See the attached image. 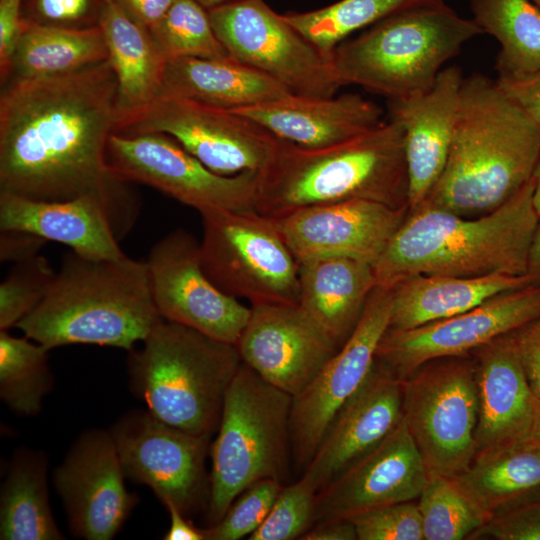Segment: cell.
I'll return each instance as SVG.
<instances>
[{
  "label": "cell",
  "instance_id": "37",
  "mask_svg": "<svg viewBox=\"0 0 540 540\" xmlns=\"http://www.w3.org/2000/svg\"><path fill=\"white\" fill-rule=\"evenodd\" d=\"M418 499L424 540L468 539L488 522L453 476L429 471Z\"/></svg>",
  "mask_w": 540,
  "mask_h": 540
},
{
  "label": "cell",
  "instance_id": "26",
  "mask_svg": "<svg viewBox=\"0 0 540 540\" xmlns=\"http://www.w3.org/2000/svg\"><path fill=\"white\" fill-rule=\"evenodd\" d=\"M277 138L306 148L335 145L366 133L382 121V109L358 94L307 97L290 94L231 110Z\"/></svg>",
  "mask_w": 540,
  "mask_h": 540
},
{
  "label": "cell",
  "instance_id": "31",
  "mask_svg": "<svg viewBox=\"0 0 540 540\" xmlns=\"http://www.w3.org/2000/svg\"><path fill=\"white\" fill-rule=\"evenodd\" d=\"M98 25L118 79V110L142 105L157 96L168 60L150 31L113 0H104Z\"/></svg>",
  "mask_w": 540,
  "mask_h": 540
},
{
  "label": "cell",
  "instance_id": "54",
  "mask_svg": "<svg viewBox=\"0 0 540 540\" xmlns=\"http://www.w3.org/2000/svg\"><path fill=\"white\" fill-rule=\"evenodd\" d=\"M528 439L540 446V400L539 399H537V402H536L535 417H534L532 429L530 432V436Z\"/></svg>",
  "mask_w": 540,
  "mask_h": 540
},
{
  "label": "cell",
  "instance_id": "12",
  "mask_svg": "<svg viewBox=\"0 0 540 540\" xmlns=\"http://www.w3.org/2000/svg\"><path fill=\"white\" fill-rule=\"evenodd\" d=\"M218 39L235 60L291 94L331 97L342 86L331 61L263 0H242L208 11Z\"/></svg>",
  "mask_w": 540,
  "mask_h": 540
},
{
  "label": "cell",
  "instance_id": "4",
  "mask_svg": "<svg viewBox=\"0 0 540 540\" xmlns=\"http://www.w3.org/2000/svg\"><path fill=\"white\" fill-rule=\"evenodd\" d=\"M365 199L408 206L404 132L389 119L350 140L306 148L280 139L258 173L255 211L279 218L299 209Z\"/></svg>",
  "mask_w": 540,
  "mask_h": 540
},
{
  "label": "cell",
  "instance_id": "43",
  "mask_svg": "<svg viewBox=\"0 0 540 540\" xmlns=\"http://www.w3.org/2000/svg\"><path fill=\"white\" fill-rule=\"evenodd\" d=\"M104 0H30L24 18L44 25L84 28L98 25Z\"/></svg>",
  "mask_w": 540,
  "mask_h": 540
},
{
  "label": "cell",
  "instance_id": "16",
  "mask_svg": "<svg viewBox=\"0 0 540 540\" xmlns=\"http://www.w3.org/2000/svg\"><path fill=\"white\" fill-rule=\"evenodd\" d=\"M145 262L162 319L236 345L251 308L210 280L202 266L200 241L185 229L173 230L153 245Z\"/></svg>",
  "mask_w": 540,
  "mask_h": 540
},
{
  "label": "cell",
  "instance_id": "47",
  "mask_svg": "<svg viewBox=\"0 0 540 540\" xmlns=\"http://www.w3.org/2000/svg\"><path fill=\"white\" fill-rule=\"evenodd\" d=\"M519 358L532 393L540 400V322L514 331Z\"/></svg>",
  "mask_w": 540,
  "mask_h": 540
},
{
  "label": "cell",
  "instance_id": "57",
  "mask_svg": "<svg viewBox=\"0 0 540 540\" xmlns=\"http://www.w3.org/2000/svg\"><path fill=\"white\" fill-rule=\"evenodd\" d=\"M539 322H540V319H539Z\"/></svg>",
  "mask_w": 540,
  "mask_h": 540
},
{
  "label": "cell",
  "instance_id": "44",
  "mask_svg": "<svg viewBox=\"0 0 540 540\" xmlns=\"http://www.w3.org/2000/svg\"><path fill=\"white\" fill-rule=\"evenodd\" d=\"M540 540V499L497 516L468 539Z\"/></svg>",
  "mask_w": 540,
  "mask_h": 540
},
{
  "label": "cell",
  "instance_id": "42",
  "mask_svg": "<svg viewBox=\"0 0 540 540\" xmlns=\"http://www.w3.org/2000/svg\"><path fill=\"white\" fill-rule=\"evenodd\" d=\"M351 521L358 540H424L421 515L413 501L388 505Z\"/></svg>",
  "mask_w": 540,
  "mask_h": 540
},
{
  "label": "cell",
  "instance_id": "28",
  "mask_svg": "<svg viewBox=\"0 0 540 540\" xmlns=\"http://www.w3.org/2000/svg\"><path fill=\"white\" fill-rule=\"evenodd\" d=\"M159 94L236 110L272 102L291 93L234 58L185 57L167 61Z\"/></svg>",
  "mask_w": 540,
  "mask_h": 540
},
{
  "label": "cell",
  "instance_id": "9",
  "mask_svg": "<svg viewBox=\"0 0 540 540\" xmlns=\"http://www.w3.org/2000/svg\"><path fill=\"white\" fill-rule=\"evenodd\" d=\"M200 215L202 266L221 291L251 305L298 304L299 264L272 218L255 210Z\"/></svg>",
  "mask_w": 540,
  "mask_h": 540
},
{
  "label": "cell",
  "instance_id": "14",
  "mask_svg": "<svg viewBox=\"0 0 540 540\" xmlns=\"http://www.w3.org/2000/svg\"><path fill=\"white\" fill-rule=\"evenodd\" d=\"M392 288L376 286L355 328L310 384L292 397V462L304 471L347 400L370 374L378 345L390 326Z\"/></svg>",
  "mask_w": 540,
  "mask_h": 540
},
{
  "label": "cell",
  "instance_id": "36",
  "mask_svg": "<svg viewBox=\"0 0 540 540\" xmlns=\"http://www.w3.org/2000/svg\"><path fill=\"white\" fill-rule=\"evenodd\" d=\"M48 351L26 336L0 330V397L18 415L38 414L52 389Z\"/></svg>",
  "mask_w": 540,
  "mask_h": 540
},
{
  "label": "cell",
  "instance_id": "30",
  "mask_svg": "<svg viewBox=\"0 0 540 540\" xmlns=\"http://www.w3.org/2000/svg\"><path fill=\"white\" fill-rule=\"evenodd\" d=\"M453 477L489 521L540 499V446L527 439L479 451Z\"/></svg>",
  "mask_w": 540,
  "mask_h": 540
},
{
  "label": "cell",
  "instance_id": "41",
  "mask_svg": "<svg viewBox=\"0 0 540 540\" xmlns=\"http://www.w3.org/2000/svg\"><path fill=\"white\" fill-rule=\"evenodd\" d=\"M283 486L274 479H263L249 486L218 522L203 529L206 540L248 538L263 523Z\"/></svg>",
  "mask_w": 540,
  "mask_h": 540
},
{
  "label": "cell",
  "instance_id": "27",
  "mask_svg": "<svg viewBox=\"0 0 540 540\" xmlns=\"http://www.w3.org/2000/svg\"><path fill=\"white\" fill-rule=\"evenodd\" d=\"M376 287L371 264L327 257L299 264L298 305L337 345L349 337Z\"/></svg>",
  "mask_w": 540,
  "mask_h": 540
},
{
  "label": "cell",
  "instance_id": "40",
  "mask_svg": "<svg viewBox=\"0 0 540 540\" xmlns=\"http://www.w3.org/2000/svg\"><path fill=\"white\" fill-rule=\"evenodd\" d=\"M317 492L304 475L283 486L263 523L247 539H300L314 524Z\"/></svg>",
  "mask_w": 540,
  "mask_h": 540
},
{
  "label": "cell",
  "instance_id": "6",
  "mask_svg": "<svg viewBox=\"0 0 540 540\" xmlns=\"http://www.w3.org/2000/svg\"><path fill=\"white\" fill-rule=\"evenodd\" d=\"M241 364L236 345L164 319L128 357L132 390L148 411L171 427L206 438L218 429Z\"/></svg>",
  "mask_w": 540,
  "mask_h": 540
},
{
  "label": "cell",
  "instance_id": "18",
  "mask_svg": "<svg viewBox=\"0 0 540 540\" xmlns=\"http://www.w3.org/2000/svg\"><path fill=\"white\" fill-rule=\"evenodd\" d=\"M125 473L111 432H84L54 474L71 532L87 540H110L138 497L126 490Z\"/></svg>",
  "mask_w": 540,
  "mask_h": 540
},
{
  "label": "cell",
  "instance_id": "8",
  "mask_svg": "<svg viewBox=\"0 0 540 540\" xmlns=\"http://www.w3.org/2000/svg\"><path fill=\"white\" fill-rule=\"evenodd\" d=\"M292 396L244 363L233 378L211 446L207 517L218 522L233 501L263 479L284 483L291 455Z\"/></svg>",
  "mask_w": 540,
  "mask_h": 540
},
{
  "label": "cell",
  "instance_id": "55",
  "mask_svg": "<svg viewBox=\"0 0 540 540\" xmlns=\"http://www.w3.org/2000/svg\"><path fill=\"white\" fill-rule=\"evenodd\" d=\"M194 1H196L203 8L209 11L211 9H214L220 6L228 5V4L239 2L242 0H194Z\"/></svg>",
  "mask_w": 540,
  "mask_h": 540
},
{
  "label": "cell",
  "instance_id": "5",
  "mask_svg": "<svg viewBox=\"0 0 540 540\" xmlns=\"http://www.w3.org/2000/svg\"><path fill=\"white\" fill-rule=\"evenodd\" d=\"M161 319L145 261L70 251L42 301L16 327L49 350L91 344L130 352Z\"/></svg>",
  "mask_w": 540,
  "mask_h": 540
},
{
  "label": "cell",
  "instance_id": "25",
  "mask_svg": "<svg viewBox=\"0 0 540 540\" xmlns=\"http://www.w3.org/2000/svg\"><path fill=\"white\" fill-rule=\"evenodd\" d=\"M0 230L35 234L89 259H121L125 253L108 205L87 195L64 201L31 200L0 193Z\"/></svg>",
  "mask_w": 540,
  "mask_h": 540
},
{
  "label": "cell",
  "instance_id": "50",
  "mask_svg": "<svg viewBox=\"0 0 540 540\" xmlns=\"http://www.w3.org/2000/svg\"><path fill=\"white\" fill-rule=\"evenodd\" d=\"M301 540H356L357 532L354 523L349 520H335L316 523Z\"/></svg>",
  "mask_w": 540,
  "mask_h": 540
},
{
  "label": "cell",
  "instance_id": "53",
  "mask_svg": "<svg viewBox=\"0 0 540 540\" xmlns=\"http://www.w3.org/2000/svg\"><path fill=\"white\" fill-rule=\"evenodd\" d=\"M532 179H533V184H534V192H533L534 206L540 217V155H539Z\"/></svg>",
  "mask_w": 540,
  "mask_h": 540
},
{
  "label": "cell",
  "instance_id": "19",
  "mask_svg": "<svg viewBox=\"0 0 540 540\" xmlns=\"http://www.w3.org/2000/svg\"><path fill=\"white\" fill-rule=\"evenodd\" d=\"M429 470L404 418L377 446L316 494L314 524L349 520L379 508L413 501Z\"/></svg>",
  "mask_w": 540,
  "mask_h": 540
},
{
  "label": "cell",
  "instance_id": "34",
  "mask_svg": "<svg viewBox=\"0 0 540 540\" xmlns=\"http://www.w3.org/2000/svg\"><path fill=\"white\" fill-rule=\"evenodd\" d=\"M473 20L500 44L499 76L540 71V8L531 0H471Z\"/></svg>",
  "mask_w": 540,
  "mask_h": 540
},
{
  "label": "cell",
  "instance_id": "21",
  "mask_svg": "<svg viewBox=\"0 0 540 540\" xmlns=\"http://www.w3.org/2000/svg\"><path fill=\"white\" fill-rule=\"evenodd\" d=\"M409 213V207L354 199L311 206L272 218L298 264L348 257L373 265Z\"/></svg>",
  "mask_w": 540,
  "mask_h": 540
},
{
  "label": "cell",
  "instance_id": "39",
  "mask_svg": "<svg viewBox=\"0 0 540 540\" xmlns=\"http://www.w3.org/2000/svg\"><path fill=\"white\" fill-rule=\"evenodd\" d=\"M55 274L48 260L40 254L13 264L0 284V330L16 327L38 306Z\"/></svg>",
  "mask_w": 540,
  "mask_h": 540
},
{
  "label": "cell",
  "instance_id": "56",
  "mask_svg": "<svg viewBox=\"0 0 540 540\" xmlns=\"http://www.w3.org/2000/svg\"><path fill=\"white\" fill-rule=\"evenodd\" d=\"M531 1L540 8V0H531Z\"/></svg>",
  "mask_w": 540,
  "mask_h": 540
},
{
  "label": "cell",
  "instance_id": "32",
  "mask_svg": "<svg viewBox=\"0 0 540 540\" xmlns=\"http://www.w3.org/2000/svg\"><path fill=\"white\" fill-rule=\"evenodd\" d=\"M2 540H59L48 499L47 458L38 451L18 449L13 454L1 488Z\"/></svg>",
  "mask_w": 540,
  "mask_h": 540
},
{
  "label": "cell",
  "instance_id": "45",
  "mask_svg": "<svg viewBox=\"0 0 540 540\" xmlns=\"http://www.w3.org/2000/svg\"><path fill=\"white\" fill-rule=\"evenodd\" d=\"M23 0H0V76L5 81L12 73L13 57L23 28Z\"/></svg>",
  "mask_w": 540,
  "mask_h": 540
},
{
  "label": "cell",
  "instance_id": "24",
  "mask_svg": "<svg viewBox=\"0 0 540 540\" xmlns=\"http://www.w3.org/2000/svg\"><path fill=\"white\" fill-rule=\"evenodd\" d=\"M474 360L479 399L477 452L527 440L537 398L527 382L514 332L477 348Z\"/></svg>",
  "mask_w": 540,
  "mask_h": 540
},
{
  "label": "cell",
  "instance_id": "7",
  "mask_svg": "<svg viewBox=\"0 0 540 540\" xmlns=\"http://www.w3.org/2000/svg\"><path fill=\"white\" fill-rule=\"evenodd\" d=\"M483 34L473 19L445 2L412 7L368 27L331 52L341 85L354 84L389 100L432 87L444 64Z\"/></svg>",
  "mask_w": 540,
  "mask_h": 540
},
{
  "label": "cell",
  "instance_id": "48",
  "mask_svg": "<svg viewBox=\"0 0 540 540\" xmlns=\"http://www.w3.org/2000/svg\"><path fill=\"white\" fill-rule=\"evenodd\" d=\"M47 240L24 231L1 230L0 261L13 263L30 259L39 255V251Z\"/></svg>",
  "mask_w": 540,
  "mask_h": 540
},
{
  "label": "cell",
  "instance_id": "15",
  "mask_svg": "<svg viewBox=\"0 0 540 540\" xmlns=\"http://www.w3.org/2000/svg\"><path fill=\"white\" fill-rule=\"evenodd\" d=\"M540 319V285L500 293L463 313L410 329L388 328L376 363L404 380L423 364L469 356L490 341Z\"/></svg>",
  "mask_w": 540,
  "mask_h": 540
},
{
  "label": "cell",
  "instance_id": "23",
  "mask_svg": "<svg viewBox=\"0 0 540 540\" xmlns=\"http://www.w3.org/2000/svg\"><path fill=\"white\" fill-rule=\"evenodd\" d=\"M462 80L458 67L443 68L427 91L389 100L390 119L404 132L409 211L425 201L444 171Z\"/></svg>",
  "mask_w": 540,
  "mask_h": 540
},
{
  "label": "cell",
  "instance_id": "29",
  "mask_svg": "<svg viewBox=\"0 0 540 540\" xmlns=\"http://www.w3.org/2000/svg\"><path fill=\"white\" fill-rule=\"evenodd\" d=\"M533 284L528 275L480 277L415 275L392 288L390 328L410 329L470 310L488 299Z\"/></svg>",
  "mask_w": 540,
  "mask_h": 540
},
{
  "label": "cell",
  "instance_id": "35",
  "mask_svg": "<svg viewBox=\"0 0 540 540\" xmlns=\"http://www.w3.org/2000/svg\"><path fill=\"white\" fill-rule=\"evenodd\" d=\"M445 0H339L323 8L283 14L321 52H331L354 32L403 10Z\"/></svg>",
  "mask_w": 540,
  "mask_h": 540
},
{
  "label": "cell",
  "instance_id": "22",
  "mask_svg": "<svg viewBox=\"0 0 540 540\" xmlns=\"http://www.w3.org/2000/svg\"><path fill=\"white\" fill-rule=\"evenodd\" d=\"M403 418V380L376 363L337 413L303 474L317 490L385 439Z\"/></svg>",
  "mask_w": 540,
  "mask_h": 540
},
{
  "label": "cell",
  "instance_id": "49",
  "mask_svg": "<svg viewBox=\"0 0 540 540\" xmlns=\"http://www.w3.org/2000/svg\"><path fill=\"white\" fill-rule=\"evenodd\" d=\"M131 18L151 29L167 12L175 0H113Z\"/></svg>",
  "mask_w": 540,
  "mask_h": 540
},
{
  "label": "cell",
  "instance_id": "17",
  "mask_svg": "<svg viewBox=\"0 0 540 540\" xmlns=\"http://www.w3.org/2000/svg\"><path fill=\"white\" fill-rule=\"evenodd\" d=\"M125 476L148 485L165 505L189 516L209 496L205 459L210 438L171 427L147 411H131L110 431Z\"/></svg>",
  "mask_w": 540,
  "mask_h": 540
},
{
  "label": "cell",
  "instance_id": "3",
  "mask_svg": "<svg viewBox=\"0 0 540 540\" xmlns=\"http://www.w3.org/2000/svg\"><path fill=\"white\" fill-rule=\"evenodd\" d=\"M533 192L531 179L498 209L473 218L425 204L409 211L372 265L376 286L415 275H527L539 221Z\"/></svg>",
  "mask_w": 540,
  "mask_h": 540
},
{
  "label": "cell",
  "instance_id": "10",
  "mask_svg": "<svg viewBox=\"0 0 540 540\" xmlns=\"http://www.w3.org/2000/svg\"><path fill=\"white\" fill-rule=\"evenodd\" d=\"M113 133L166 134L221 175L259 173L280 142L262 126L231 110L167 94L118 110Z\"/></svg>",
  "mask_w": 540,
  "mask_h": 540
},
{
  "label": "cell",
  "instance_id": "52",
  "mask_svg": "<svg viewBox=\"0 0 540 540\" xmlns=\"http://www.w3.org/2000/svg\"><path fill=\"white\" fill-rule=\"evenodd\" d=\"M527 275L533 284L540 285V217L529 250Z\"/></svg>",
  "mask_w": 540,
  "mask_h": 540
},
{
  "label": "cell",
  "instance_id": "33",
  "mask_svg": "<svg viewBox=\"0 0 540 540\" xmlns=\"http://www.w3.org/2000/svg\"><path fill=\"white\" fill-rule=\"evenodd\" d=\"M23 19L12 63L16 78L70 73L108 60L99 25L68 28Z\"/></svg>",
  "mask_w": 540,
  "mask_h": 540
},
{
  "label": "cell",
  "instance_id": "11",
  "mask_svg": "<svg viewBox=\"0 0 540 540\" xmlns=\"http://www.w3.org/2000/svg\"><path fill=\"white\" fill-rule=\"evenodd\" d=\"M478 411L471 355L431 360L403 380V418L430 472L456 476L468 468Z\"/></svg>",
  "mask_w": 540,
  "mask_h": 540
},
{
  "label": "cell",
  "instance_id": "20",
  "mask_svg": "<svg viewBox=\"0 0 540 540\" xmlns=\"http://www.w3.org/2000/svg\"><path fill=\"white\" fill-rule=\"evenodd\" d=\"M236 343L242 363L292 397L339 349L298 304L251 305Z\"/></svg>",
  "mask_w": 540,
  "mask_h": 540
},
{
  "label": "cell",
  "instance_id": "51",
  "mask_svg": "<svg viewBox=\"0 0 540 540\" xmlns=\"http://www.w3.org/2000/svg\"><path fill=\"white\" fill-rule=\"evenodd\" d=\"M170 515V526L165 540H206L203 529L197 528L175 505H164Z\"/></svg>",
  "mask_w": 540,
  "mask_h": 540
},
{
  "label": "cell",
  "instance_id": "38",
  "mask_svg": "<svg viewBox=\"0 0 540 540\" xmlns=\"http://www.w3.org/2000/svg\"><path fill=\"white\" fill-rule=\"evenodd\" d=\"M149 31L167 60L232 58L215 34L208 11L194 0H175Z\"/></svg>",
  "mask_w": 540,
  "mask_h": 540
},
{
  "label": "cell",
  "instance_id": "46",
  "mask_svg": "<svg viewBox=\"0 0 540 540\" xmlns=\"http://www.w3.org/2000/svg\"><path fill=\"white\" fill-rule=\"evenodd\" d=\"M496 83L540 128V71L521 76H498Z\"/></svg>",
  "mask_w": 540,
  "mask_h": 540
},
{
  "label": "cell",
  "instance_id": "2",
  "mask_svg": "<svg viewBox=\"0 0 540 540\" xmlns=\"http://www.w3.org/2000/svg\"><path fill=\"white\" fill-rule=\"evenodd\" d=\"M539 155L538 125L496 81L470 75L444 171L422 204L468 218L489 214L532 179Z\"/></svg>",
  "mask_w": 540,
  "mask_h": 540
},
{
  "label": "cell",
  "instance_id": "1",
  "mask_svg": "<svg viewBox=\"0 0 540 540\" xmlns=\"http://www.w3.org/2000/svg\"><path fill=\"white\" fill-rule=\"evenodd\" d=\"M119 99L109 60L44 77L16 78L0 97V193L103 200L124 237L139 205L106 163Z\"/></svg>",
  "mask_w": 540,
  "mask_h": 540
},
{
  "label": "cell",
  "instance_id": "13",
  "mask_svg": "<svg viewBox=\"0 0 540 540\" xmlns=\"http://www.w3.org/2000/svg\"><path fill=\"white\" fill-rule=\"evenodd\" d=\"M106 163L120 179L154 187L200 214L255 210L258 173H215L163 133H112Z\"/></svg>",
  "mask_w": 540,
  "mask_h": 540
}]
</instances>
